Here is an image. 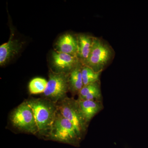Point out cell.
I'll use <instances>...</instances> for the list:
<instances>
[{
  "mask_svg": "<svg viewBox=\"0 0 148 148\" xmlns=\"http://www.w3.org/2000/svg\"><path fill=\"white\" fill-rule=\"evenodd\" d=\"M26 101L34 112L38 135L46 140L58 111L57 104L44 98H32Z\"/></svg>",
  "mask_w": 148,
  "mask_h": 148,
  "instance_id": "6da1fadb",
  "label": "cell"
},
{
  "mask_svg": "<svg viewBox=\"0 0 148 148\" xmlns=\"http://www.w3.org/2000/svg\"><path fill=\"white\" fill-rule=\"evenodd\" d=\"M46 140H52L75 147L81 140L71 123L58 111Z\"/></svg>",
  "mask_w": 148,
  "mask_h": 148,
  "instance_id": "7a4b0ae2",
  "label": "cell"
},
{
  "mask_svg": "<svg viewBox=\"0 0 148 148\" xmlns=\"http://www.w3.org/2000/svg\"><path fill=\"white\" fill-rule=\"evenodd\" d=\"M114 51L107 42L101 38L94 37L92 49L84 65L95 72H102L112 60Z\"/></svg>",
  "mask_w": 148,
  "mask_h": 148,
  "instance_id": "3957f363",
  "label": "cell"
},
{
  "mask_svg": "<svg viewBox=\"0 0 148 148\" xmlns=\"http://www.w3.org/2000/svg\"><path fill=\"white\" fill-rule=\"evenodd\" d=\"M69 73L49 71L47 85L44 98L58 104L67 97L69 91Z\"/></svg>",
  "mask_w": 148,
  "mask_h": 148,
  "instance_id": "277c9868",
  "label": "cell"
},
{
  "mask_svg": "<svg viewBox=\"0 0 148 148\" xmlns=\"http://www.w3.org/2000/svg\"><path fill=\"white\" fill-rule=\"evenodd\" d=\"M10 119L14 127L21 132L38 135V129L34 112L27 101L23 102L10 114Z\"/></svg>",
  "mask_w": 148,
  "mask_h": 148,
  "instance_id": "5b68a950",
  "label": "cell"
},
{
  "mask_svg": "<svg viewBox=\"0 0 148 148\" xmlns=\"http://www.w3.org/2000/svg\"><path fill=\"white\" fill-rule=\"evenodd\" d=\"M58 111L73 125L77 135L81 140L88 127L83 116L78 101L66 97L57 104Z\"/></svg>",
  "mask_w": 148,
  "mask_h": 148,
  "instance_id": "8992f818",
  "label": "cell"
},
{
  "mask_svg": "<svg viewBox=\"0 0 148 148\" xmlns=\"http://www.w3.org/2000/svg\"><path fill=\"white\" fill-rule=\"evenodd\" d=\"M52 63L57 72L69 73L81 62L76 56L54 51L52 53Z\"/></svg>",
  "mask_w": 148,
  "mask_h": 148,
  "instance_id": "52a82bcc",
  "label": "cell"
},
{
  "mask_svg": "<svg viewBox=\"0 0 148 148\" xmlns=\"http://www.w3.org/2000/svg\"><path fill=\"white\" fill-rule=\"evenodd\" d=\"M14 34L12 33L7 42L0 46V65H5L14 56L19 53L23 43L18 40L14 39Z\"/></svg>",
  "mask_w": 148,
  "mask_h": 148,
  "instance_id": "ba28073f",
  "label": "cell"
},
{
  "mask_svg": "<svg viewBox=\"0 0 148 148\" xmlns=\"http://www.w3.org/2000/svg\"><path fill=\"white\" fill-rule=\"evenodd\" d=\"M55 50L77 56L78 44L76 35L66 34L58 38L55 45Z\"/></svg>",
  "mask_w": 148,
  "mask_h": 148,
  "instance_id": "9c48e42d",
  "label": "cell"
},
{
  "mask_svg": "<svg viewBox=\"0 0 148 148\" xmlns=\"http://www.w3.org/2000/svg\"><path fill=\"white\" fill-rule=\"evenodd\" d=\"M78 49L77 57L83 65L87 60L92 49L94 37L84 34L76 35Z\"/></svg>",
  "mask_w": 148,
  "mask_h": 148,
  "instance_id": "30bf717a",
  "label": "cell"
},
{
  "mask_svg": "<svg viewBox=\"0 0 148 148\" xmlns=\"http://www.w3.org/2000/svg\"><path fill=\"white\" fill-rule=\"evenodd\" d=\"M77 100L83 116L88 125L91 120L103 108L102 104L99 101Z\"/></svg>",
  "mask_w": 148,
  "mask_h": 148,
  "instance_id": "8fae6325",
  "label": "cell"
},
{
  "mask_svg": "<svg viewBox=\"0 0 148 148\" xmlns=\"http://www.w3.org/2000/svg\"><path fill=\"white\" fill-rule=\"evenodd\" d=\"M83 64L80 63L69 73V85L70 91L73 94H79L83 87L82 69Z\"/></svg>",
  "mask_w": 148,
  "mask_h": 148,
  "instance_id": "7c38bea8",
  "label": "cell"
},
{
  "mask_svg": "<svg viewBox=\"0 0 148 148\" xmlns=\"http://www.w3.org/2000/svg\"><path fill=\"white\" fill-rule=\"evenodd\" d=\"M78 95L79 100L99 101L101 98L100 81L84 86Z\"/></svg>",
  "mask_w": 148,
  "mask_h": 148,
  "instance_id": "4fadbf2b",
  "label": "cell"
},
{
  "mask_svg": "<svg viewBox=\"0 0 148 148\" xmlns=\"http://www.w3.org/2000/svg\"><path fill=\"white\" fill-rule=\"evenodd\" d=\"M101 73L95 72L88 66L83 65L82 74L84 86L100 81Z\"/></svg>",
  "mask_w": 148,
  "mask_h": 148,
  "instance_id": "5bb4252c",
  "label": "cell"
},
{
  "mask_svg": "<svg viewBox=\"0 0 148 148\" xmlns=\"http://www.w3.org/2000/svg\"><path fill=\"white\" fill-rule=\"evenodd\" d=\"M48 81L45 79L36 77L33 79L29 82V90L32 94L43 93L47 85Z\"/></svg>",
  "mask_w": 148,
  "mask_h": 148,
  "instance_id": "9a60e30c",
  "label": "cell"
}]
</instances>
